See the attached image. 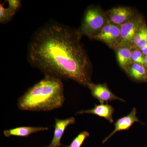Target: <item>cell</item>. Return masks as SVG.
<instances>
[{"instance_id":"cell-1","label":"cell","mask_w":147,"mask_h":147,"mask_svg":"<svg viewBox=\"0 0 147 147\" xmlns=\"http://www.w3.org/2000/svg\"><path fill=\"white\" fill-rule=\"evenodd\" d=\"M78 30L57 23L38 29L28 48L30 63L45 75L69 79L88 87L92 65Z\"/></svg>"},{"instance_id":"cell-2","label":"cell","mask_w":147,"mask_h":147,"mask_svg":"<svg viewBox=\"0 0 147 147\" xmlns=\"http://www.w3.org/2000/svg\"><path fill=\"white\" fill-rule=\"evenodd\" d=\"M62 80L45 75L18 99V108L25 111H47L58 109L64 103Z\"/></svg>"},{"instance_id":"cell-3","label":"cell","mask_w":147,"mask_h":147,"mask_svg":"<svg viewBox=\"0 0 147 147\" xmlns=\"http://www.w3.org/2000/svg\"><path fill=\"white\" fill-rule=\"evenodd\" d=\"M108 21L106 13L100 8L94 6H90L85 11L78 32L82 36L86 35L92 39L100 32Z\"/></svg>"},{"instance_id":"cell-4","label":"cell","mask_w":147,"mask_h":147,"mask_svg":"<svg viewBox=\"0 0 147 147\" xmlns=\"http://www.w3.org/2000/svg\"><path fill=\"white\" fill-rule=\"evenodd\" d=\"M145 24L144 17L138 13L134 18L121 25L120 40L117 48L128 47L130 48L137 32Z\"/></svg>"},{"instance_id":"cell-5","label":"cell","mask_w":147,"mask_h":147,"mask_svg":"<svg viewBox=\"0 0 147 147\" xmlns=\"http://www.w3.org/2000/svg\"><path fill=\"white\" fill-rule=\"evenodd\" d=\"M121 38V26L108 21L100 32L92 39L105 42L110 48L116 49Z\"/></svg>"},{"instance_id":"cell-6","label":"cell","mask_w":147,"mask_h":147,"mask_svg":"<svg viewBox=\"0 0 147 147\" xmlns=\"http://www.w3.org/2000/svg\"><path fill=\"white\" fill-rule=\"evenodd\" d=\"M105 13L109 22L119 26L129 21L138 14L133 9L124 6L112 8Z\"/></svg>"},{"instance_id":"cell-7","label":"cell","mask_w":147,"mask_h":147,"mask_svg":"<svg viewBox=\"0 0 147 147\" xmlns=\"http://www.w3.org/2000/svg\"><path fill=\"white\" fill-rule=\"evenodd\" d=\"M90 90L92 96L98 100L100 104L108 103L109 101L119 100L123 102L125 100L116 96L111 92L106 84H96L90 83L88 86Z\"/></svg>"},{"instance_id":"cell-8","label":"cell","mask_w":147,"mask_h":147,"mask_svg":"<svg viewBox=\"0 0 147 147\" xmlns=\"http://www.w3.org/2000/svg\"><path fill=\"white\" fill-rule=\"evenodd\" d=\"M137 109L136 108H133L131 112L128 115L117 119L114 124L115 129L109 136L103 139L102 142V144L105 143L116 132L123 130H128L134 123L138 122L144 124L139 120L137 116Z\"/></svg>"},{"instance_id":"cell-9","label":"cell","mask_w":147,"mask_h":147,"mask_svg":"<svg viewBox=\"0 0 147 147\" xmlns=\"http://www.w3.org/2000/svg\"><path fill=\"white\" fill-rule=\"evenodd\" d=\"M75 123V119L73 117L65 119H55L53 137L50 145L46 147H60L63 146L61 144V141L66 129L68 125L74 124Z\"/></svg>"},{"instance_id":"cell-10","label":"cell","mask_w":147,"mask_h":147,"mask_svg":"<svg viewBox=\"0 0 147 147\" xmlns=\"http://www.w3.org/2000/svg\"><path fill=\"white\" fill-rule=\"evenodd\" d=\"M115 112V109L113 106L106 104H100L99 105L95 104L94 107L92 109L87 110H82L76 113L77 115H82L84 114H90L106 119L110 123H114L113 115Z\"/></svg>"},{"instance_id":"cell-11","label":"cell","mask_w":147,"mask_h":147,"mask_svg":"<svg viewBox=\"0 0 147 147\" xmlns=\"http://www.w3.org/2000/svg\"><path fill=\"white\" fill-rule=\"evenodd\" d=\"M48 127H18L15 128L6 129L3 131V134L7 137H9L10 136L27 137L34 133L48 130Z\"/></svg>"},{"instance_id":"cell-12","label":"cell","mask_w":147,"mask_h":147,"mask_svg":"<svg viewBox=\"0 0 147 147\" xmlns=\"http://www.w3.org/2000/svg\"><path fill=\"white\" fill-rule=\"evenodd\" d=\"M116 50L119 65L126 72L129 67L133 63L131 59L132 50L128 47H119Z\"/></svg>"},{"instance_id":"cell-13","label":"cell","mask_w":147,"mask_h":147,"mask_svg":"<svg viewBox=\"0 0 147 147\" xmlns=\"http://www.w3.org/2000/svg\"><path fill=\"white\" fill-rule=\"evenodd\" d=\"M146 67L144 65L133 63L129 67L126 72L132 79L140 82H147Z\"/></svg>"},{"instance_id":"cell-14","label":"cell","mask_w":147,"mask_h":147,"mask_svg":"<svg viewBox=\"0 0 147 147\" xmlns=\"http://www.w3.org/2000/svg\"><path fill=\"white\" fill-rule=\"evenodd\" d=\"M147 43V26L145 24L140 29L134 38L130 48L139 49Z\"/></svg>"},{"instance_id":"cell-15","label":"cell","mask_w":147,"mask_h":147,"mask_svg":"<svg viewBox=\"0 0 147 147\" xmlns=\"http://www.w3.org/2000/svg\"><path fill=\"white\" fill-rule=\"evenodd\" d=\"M8 7H6L3 5L1 4L0 5V22L1 24L8 23L13 18L17 12L16 10L8 5Z\"/></svg>"},{"instance_id":"cell-16","label":"cell","mask_w":147,"mask_h":147,"mask_svg":"<svg viewBox=\"0 0 147 147\" xmlns=\"http://www.w3.org/2000/svg\"><path fill=\"white\" fill-rule=\"evenodd\" d=\"M89 136L90 133L88 131H82L72 140L70 145L63 146L65 147H81L85 140Z\"/></svg>"},{"instance_id":"cell-17","label":"cell","mask_w":147,"mask_h":147,"mask_svg":"<svg viewBox=\"0 0 147 147\" xmlns=\"http://www.w3.org/2000/svg\"><path fill=\"white\" fill-rule=\"evenodd\" d=\"M144 57L139 49L132 50L131 59L133 63H136L145 65Z\"/></svg>"},{"instance_id":"cell-18","label":"cell","mask_w":147,"mask_h":147,"mask_svg":"<svg viewBox=\"0 0 147 147\" xmlns=\"http://www.w3.org/2000/svg\"><path fill=\"white\" fill-rule=\"evenodd\" d=\"M139 50L142 52L144 56L147 55V43L141 47Z\"/></svg>"},{"instance_id":"cell-19","label":"cell","mask_w":147,"mask_h":147,"mask_svg":"<svg viewBox=\"0 0 147 147\" xmlns=\"http://www.w3.org/2000/svg\"><path fill=\"white\" fill-rule=\"evenodd\" d=\"M145 66L147 67V55L144 57Z\"/></svg>"},{"instance_id":"cell-20","label":"cell","mask_w":147,"mask_h":147,"mask_svg":"<svg viewBox=\"0 0 147 147\" xmlns=\"http://www.w3.org/2000/svg\"><path fill=\"white\" fill-rule=\"evenodd\" d=\"M147 81V69L146 70Z\"/></svg>"},{"instance_id":"cell-21","label":"cell","mask_w":147,"mask_h":147,"mask_svg":"<svg viewBox=\"0 0 147 147\" xmlns=\"http://www.w3.org/2000/svg\"></svg>"}]
</instances>
